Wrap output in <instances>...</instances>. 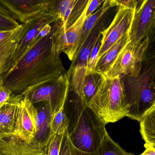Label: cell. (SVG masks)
<instances>
[{"label":"cell","mask_w":155,"mask_h":155,"mask_svg":"<svg viewBox=\"0 0 155 155\" xmlns=\"http://www.w3.org/2000/svg\"><path fill=\"white\" fill-rule=\"evenodd\" d=\"M52 31L39 38L22 59L0 76V81L12 94L18 95L28 88L43 81L57 78L67 73L53 44Z\"/></svg>","instance_id":"1"},{"label":"cell","mask_w":155,"mask_h":155,"mask_svg":"<svg viewBox=\"0 0 155 155\" xmlns=\"http://www.w3.org/2000/svg\"><path fill=\"white\" fill-rule=\"evenodd\" d=\"M69 135L74 149L83 153L96 151L107 133L106 125L93 109L75 100L70 119Z\"/></svg>","instance_id":"2"},{"label":"cell","mask_w":155,"mask_h":155,"mask_svg":"<svg viewBox=\"0 0 155 155\" xmlns=\"http://www.w3.org/2000/svg\"><path fill=\"white\" fill-rule=\"evenodd\" d=\"M155 64L142 67L137 75L122 78L126 101L128 107L127 117L140 121L155 106Z\"/></svg>","instance_id":"3"},{"label":"cell","mask_w":155,"mask_h":155,"mask_svg":"<svg viewBox=\"0 0 155 155\" xmlns=\"http://www.w3.org/2000/svg\"><path fill=\"white\" fill-rule=\"evenodd\" d=\"M105 125L118 121L128 113L123 78L103 74L97 91L90 106Z\"/></svg>","instance_id":"4"},{"label":"cell","mask_w":155,"mask_h":155,"mask_svg":"<svg viewBox=\"0 0 155 155\" xmlns=\"http://www.w3.org/2000/svg\"><path fill=\"white\" fill-rule=\"evenodd\" d=\"M69 87V80L66 73L57 78L29 87L21 94L33 105L42 101L48 102L54 115L65 107Z\"/></svg>","instance_id":"5"},{"label":"cell","mask_w":155,"mask_h":155,"mask_svg":"<svg viewBox=\"0 0 155 155\" xmlns=\"http://www.w3.org/2000/svg\"><path fill=\"white\" fill-rule=\"evenodd\" d=\"M150 42V38L138 44L130 42L120 52L106 75L110 78L137 75L143 67Z\"/></svg>","instance_id":"6"},{"label":"cell","mask_w":155,"mask_h":155,"mask_svg":"<svg viewBox=\"0 0 155 155\" xmlns=\"http://www.w3.org/2000/svg\"><path fill=\"white\" fill-rule=\"evenodd\" d=\"M106 17L107 16L103 15L92 29L87 40L72 61L70 68L67 72L69 80L70 86H71L76 96L80 100L82 96L90 54L95 42L101 34V31L104 30Z\"/></svg>","instance_id":"7"},{"label":"cell","mask_w":155,"mask_h":155,"mask_svg":"<svg viewBox=\"0 0 155 155\" xmlns=\"http://www.w3.org/2000/svg\"><path fill=\"white\" fill-rule=\"evenodd\" d=\"M88 4V2L80 16L70 26L63 28L60 26L58 20L54 23L53 27L52 36L55 51L60 54L65 53L71 61L79 46Z\"/></svg>","instance_id":"8"},{"label":"cell","mask_w":155,"mask_h":155,"mask_svg":"<svg viewBox=\"0 0 155 155\" xmlns=\"http://www.w3.org/2000/svg\"><path fill=\"white\" fill-rule=\"evenodd\" d=\"M55 0H0L5 8L18 21L26 23L46 12L55 10Z\"/></svg>","instance_id":"9"},{"label":"cell","mask_w":155,"mask_h":155,"mask_svg":"<svg viewBox=\"0 0 155 155\" xmlns=\"http://www.w3.org/2000/svg\"><path fill=\"white\" fill-rule=\"evenodd\" d=\"M155 26V1L143 0L135 9L129 31L131 44H138L151 37Z\"/></svg>","instance_id":"10"},{"label":"cell","mask_w":155,"mask_h":155,"mask_svg":"<svg viewBox=\"0 0 155 155\" xmlns=\"http://www.w3.org/2000/svg\"><path fill=\"white\" fill-rule=\"evenodd\" d=\"M135 9L119 7L112 22L101 31V47L98 60L121 37L129 32Z\"/></svg>","instance_id":"11"},{"label":"cell","mask_w":155,"mask_h":155,"mask_svg":"<svg viewBox=\"0 0 155 155\" xmlns=\"http://www.w3.org/2000/svg\"><path fill=\"white\" fill-rule=\"evenodd\" d=\"M59 20L56 10L41 14L31 21L28 31L18 44L16 51L12 59L9 70L17 65L32 48L38 39L40 32L45 26L51 25Z\"/></svg>","instance_id":"12"},{"label":"cell","mask_w":155,"mask_h":155,"mask_svg":"<svg viewBox=\"0 0 155 155\" xmlns=\"http://www.w3.org/2000/svg\"><path fill=\"white\" fill-rule=\"evenodd\" d=\"M0 155H46L45 146L36 139L28 142L14 133L0 135Z\"/></svg>","instance_id":"13"},{"label":"cell","mask_w":155,"mask_h":155,"mask_svg":"<svg viewBox=\"0 0 155 155\" xmlns=\"http://www.w3.org/2000/svg\"><path fill=\"white\" fill-rule=\"evenodd\" d=\"M31 21L20 24L13 30L0 31V76L8 71L18 44L30 27Z\"/></svg>","instance_id":"14"},{"label":"cell","mask_w":155,"mask_h":155,"mask_svg":"<svg viewBox=\"0 0 155 155\" xmlns=\"http://www.w3.org/2000/svg\"><path fill=\"white\" fill-rule=\"evenodd\" d=\"M37 108L26 97L19 106L14 134L28 142L34 140L37 133Z\"/></svg>","instance_id":"15"},{"label":"cell","mask_w":155,"mask_h":155,"mask_svg":"<svg viewBox=\"0 0 155 155\" xmlns=\"http://www.w3.org/2000/svg\"><path fill=\"white\" fill-rule=\"evenodd\" d=\"M23 98L21 94H12L0 107V135L14 133L19 106Z\"/></svg>","instance_id":"16"},{"label":"cell","mask_w":155,"mask_h":155,"mask_svg":"<svg viewBox=\"0 0 155 155\" xmlns=\"http://www.w3.org/2000/svg\"><path fill=\"white\" fill-rule=\"evenodd\" d=\"M37 109V133L35 139L45 147L53 135L51 129V122L53 114L49 104L46 101H42Z\"/></svg>","instance_id":"17"},{"label":"cell","mask_w":155,"mask_h":155,"mask_svg":"<svg viewBox=\"0 0 155 155\" xmlns=\"http://www.w3.org/2000/svg\"><path fill=\"white\" fill-rule=\"evenodd\" d=\"M129 32L120 38L98 60L95 71L106 75L121 50L130 42Z\"/></svg>","instance_id":"18"},{"label":"cell","mask_w":155,"mask_h":155,"mask_svg":"<svg viewBox=\"0 0 155 155\" xmlns=\"http://www.w3.org/2000/svg\"><path fill=\"white\" fill-rule=\"evenodd\" d=\"M114 7L115 6L113 3V0H106L103 2L101 8L97 10V11L89 17L86 18L83 25V30H82L79 46L74 56V59L78 53L79 51L85 43L86 41L87 40L91 31L95 27L96 24L97 23L98 21L103 17V15L107 13V12L110 8Z\"/></svg>","instance_id":"19"},{"label":"cell","mask_w":155,"mask_h":155,"mask_svg":"<svg viewBox=\"0 0 155 155\" xmlns=\"http://www.w3.org/2000/svg\"><path fill=\"white\" fill-rule=\"evenodd\" d=\"M103 74L94 71L86 75L80 101L84 107H89L95 98Z\"/></svg>","instance_id":"20"},{"label":"cell","mask_w":155,"mask_h":155,"mask_svg":"<svg viewBox=\"0 0 155 155\" xmlns=\"http://www.w3.org/2000/svg\"><path fill=\"white\" fill-rule=\"evenodd\" d=\"M74 155H134L122 149L111 139L108 133L96 151L87 153L80 152L74 149Z\"/></svg>","instance_id":"21"},{"label":"cell","mask_w":155,"mask_h":155,"mask_svg":"<svg viewBox=\"0 0 155 155\" xmlns=\"http://www.w3.org/2000/svg\"><path fill=\"white\" fill-rule=\"evenodd\" d=\"M139 122L142 138L146 143L155 147V106L144 115Z\"/></svg>","instance_id":"22"},{"label":"cell","mask_w":155,"mask_h":155,"mask_svg":"<svg viewBox=\"0 0 155 155\" xmlns=\"http://www.w3.org/2000/svg\"><path fill=\"white\" fill-rule=\"evenodd\" d=\"M64 107L53 115L51 122L52 134L62 135L69 128L70 119L65 112Z\"/></svg>","instance_id":"23"},{"label":"cell","mask_w":155,"mask_h":155,"mask_svg":"<svg viewBox=\"0 0 155 155\" xmlns=\"http://www.w3.org/2000/svg\"><path fill=\"white\" fill-rule=\"evenodd\" d=\"M76 2V0H60L55 1V8L61 27H65L67 25Z\"/></svg>","instance_id":"24"},{"label":"cell","mask_w":155,"mask_h":155,"mask_svg":"<svg viewBox=\"0 0 155 155\" xmlns=\"http://www.w3.org/2000/svg\"><path fill=\"white\" fill-rule=\"evenodd\" d=\"M20 24L5 8L0 5V31L13 30Z\"/></svg>","instance_id":"25"},{"label":"cell","mask_w":155,"mask_h":155,"mask_svg":"<svg viewBox=\"0 0 155 155\" xmlns=\"http://www.w3.org/2000/svg\"><path fill=\"white\" fill-rule=\"evenodd\" d=\"M101 34L100 36L96 41L91 49V52L90 54L89 58L88 61L87 65L86 75L95 71L96 65L98 61V55L99 51L101 47Z\"/></svg>","instance_id":"26"},{"label":"cell","mask_w":155,"mask_h":155,"mask_svg":"<svg viewBox=\"0 0 155 155\" xmlns=\"http://www.w3.org/2000/svg\"><path fill=\"white\" fill-rule=\"evenodd\" d=\"M62 135L53 134L45 146L46 155H59Z\"/></svg>","instance_id":"27"},{"label":"cell","mask_w":155,"mask_h":155,"mask_svg":"<svg viewBox=\"0 0 155 155\" xmlns=\"http://www.w3.org/2000/svg\"><path fill=\"white\" fill-rule=\"evenodd\" d=\"M68 129L65 130L62 135L59 155H74V148L70 139Z\"/></svg>","instance_id":"28"},{"label":"cell","mask_w":155,"mask_h":155,"mask_svg":"<svg viewBox=\"0 0 155 155\" xmlns=\"http://www.w3.org/2000/svg\"><path fill=\"white\" fill-rule=\"evenodd\" d=\"M115 7H121L136 9L141 1L137 0H113Z\"/></svg>","instance_id":"29"},{"label":"cell","mask_w":155,"mask_h":155,"mask_svg":"<svg viewBox=\"0 0 155 155\" xmlns=\"http://www.w3.org/2000/svg\"><path fill=\"white\" fill-rule=\"evenodd\" d=\"M12 94L11 91L4 86L0 81V107L6 103Z\"/></svg>","instance_id":"30"},{"label":"cell","mask_w":155,"mask_h":155,"mask_svg":"<svg viewBox=\"0 0 155 155\" xmlns=\"http://www.w3.org/2000/svg\"><path fill=\"white\" fill-rule=\"evenodd\" d=\"M104 2V0H89L86 12V18L89 17L95 12Z\"/></svg>","instance_id":"31"},{"label":"cell","mask_w":155,"mask_h":155,"mask_svg":"<svg viewBox=\"0 0 155 155\" xmlns=\"http://www.w3.org/2000/svg\"><path fill=\"white\" fill-rule=\"evenodd\" d=\"M145 151L140 155H155V147L149 144H145Z\"/></svg>","instance_id":"32"}]
</instances>
